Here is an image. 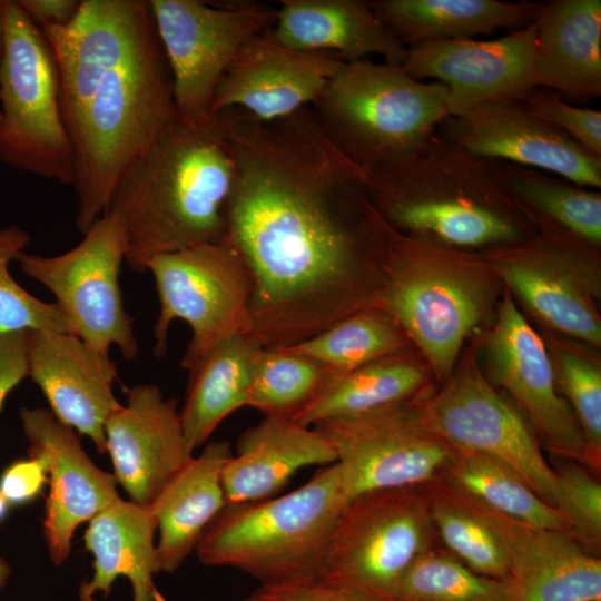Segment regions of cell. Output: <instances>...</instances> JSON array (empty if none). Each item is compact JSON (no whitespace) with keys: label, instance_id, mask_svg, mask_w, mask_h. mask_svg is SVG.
Wrapping results in <instances>:
<instances>
[{"label":"cell","instance_id":"obj_1","mask_svg":"<svg viewBox=\"0 0 601 601\" xmlns=\"http://www.w3.org/2000/svg\"><path fill=\"white\" fill-rule=\"evenodd\" d=\"M236 159L225 237L253 278L245 335L267 349L378 307L395 231L311 106L274 121L220 111Z\"/></svg>","mask_w":601,"mask_h":601},{"label":"cell","instance_id":"obj_2","mask_svg":"<svg viewBox=\"0 0 601 601\" xmlns=\"http://www.w3.org/2000/svg\"><path fill=\"white\" fill-rule=\"evenodd\" d=\"M40 29L58 70L85 234L128 166L179 118L171 73L149 0H81L68 26Z\"/></svg>","mask_w":601,"mask_h":601},{"label":"cell","instance_id":"obj_3","mask_svg":"<svg viewBox=\"0 0 601 601\" xmlns=\"http://www.w3.org/2000/svg\"><path fill=\"white\" fill-rule=\"evenodd\" d=\"M235 178L223 115L178 118L124 171L104 211L122 224L125 262L145 273L155 256L220 242Z\"/></svg>","mask_w":601,"mask_h":601},{"label":"cell","instance_id":"obj_4","mask_svg":"<svg viewBox=\"0 0 601 601\" xmlns=\"http://www.w3.org/2000/svg\"><path fill=\"white\" fill-rule=\"evenodd\" d=\"M344 503L333 463L287 494L226 504L195 551L201 563L240 570L259 584L319 578Z\"/></svg>","mask_w":601,"mask_h":601},{"label":"cell","instance_id":"obj_5","mask_svg":"<svg viewBox=\"0 0 601 601\" xmlns=\"http://www.w3.org/2000/svg\"><path fill=\"white\" fill-rule=\"evenodd\" d=\"M500 166L436 131L403 161L365 174L366 188L394 231L421 242H454L519 210Z\"/></svg>","mask_w":601,"mask_h":601},{"label":"cell","instance_id":"obj_6","mask_svg":"<svg viewBox=\"0 0 601 601\" xmlns=\"http://www.w3.org/2000/svg\"><path fill=\"white\" fill-rule=\"evenodd\" d=\"M311 108L331 141L365 174L412 156L450 117L444 85L370 59L343 62Z\"/></svg>","mask_w":601,"mask_h":601},{"label":"cell","instance_id":"obj_7","mask_svg":"<svg viewBox=\"0 0 601 601\" xmlns=\"http://www.w3.org/2000/svg\"><path fill=\"white\" fill-rule=\"evenodd\" d=\"M0 114L3 164L72 185L73 151L60 111L55 57L41 29L17 0H6Z\"/></svg>","mask_w":601,"mask_h":601},{"label":"cell","instance_id":"obj_8","mask_svg":"<svg viewBox=\"0 0 601 601\" xmlns=\"http://www.w3.org/2000/svg\"><path fill=\"white\" fill-rule=\"evenodd\" d=\"M435 534L423 485L361 493L339 512L319 578L366 601H394Z\"/></svg>","mask_w":601,"mask_h":601},{"label":"cell","instance_id":"obj_9","mask_svg":"<svg viewBox=\"0 0 601 601\" xmlns=\"http://www.w3.org/2000/svg\"><path fill=\"white\" fill-rule=\"evenodd\" d=\"M147 270L154 276L160 305L154 326L155 355L166 354L169 326L176 319L191 329L181 359L188 373L218 344L245 334L253 278L226 237L155 256Z\"/></svg>","mask_w":601,"mask_h":601},{"label":"cell","instance_id":"obj_10","mask_svg":"<svg viewBox=\"0 0 601 601\" xmlns=\"http://www.w3.org/2000/svg\"><path fill=\"white\" fill-rule=\"evenodd\" d=\"M125 255L122 224L108 211L72 249L57 256L22 252L16 260L27 276L52 293L72 335L106 356L115 345L131 361L139 347L119 284Z\"/></svg>","mask_w":601,"mask_h":601},{"label":"cell","instance_id":"obj_11","mask_svg":"<svg viewBox=\"0 0 601 601\" xmlns=\"http://www.w3.org/2000/svg\"><path fill=\"white\" fill-rule=\"evenodd\" d=\"M453 259L395 231L378 307L387 312L446 377L463 339L480 319L482 294L454 273Z\"/></svg>","mask_w":601,"mask_h":601},{"label":"cell","instance_id":"obj_12","mask_svg":"<svg viewBox=\"0 0 601 601\" xmlns=\"http://www.w3.org/2000/svg\"><path fill=\"white\" fill-rule=\"evenodd\" d=\"M173 80L178 117L213 115L217 87L240 49L273 27L276 9L260 2L209 4L198 0H149Z\"/></svg>","mask_w":601,"mask_h":601},{"label":"cell","instance_id":"obj_13","mask_svg":"<svg viewBox=\"0 0 601 601\" xmlns=\"http://www.w3.org/2000/svg\"><path fill=\"white\" fill-rule=\"evenodd\" d=\"M313 427L336 452L345 501L368 491L428 483L445 472L455 454L426 425L414 398Z\"/></svg>","mask_w":601,"mask_h":601},{"label":"cell","instance_id":"obj_14","mask_svg":"<svg viewBox=\"0 0 601 601\" xmlns=\"http://www.w3.org/2000/svg\"><path fill=\"white\" fill-rule=\"evenodd\" d=\"M414 401L426 425L450 445L499 461L559 510L556 477L532 427L472 362L435 395Z\"/></svg>","mask_w":601,"mask_h":601},{"label":"cell","instance_id":"obj_15","mask_svg":"<svg viewBox=\"0 0 601 601\" xmlns=\"http://www.w3.org/2000/svg\"><path fill=\"white\" fill-rule=\"evenodd\" d=\"M487 349L495 378L514 400L536 439L560 459L578 462L593 472L574 413L556 392L544 344L510 295L500 305Z\"/></svg>","mask_w":601,"mask_h":601},{"label":"cell","instance_id":"obj_16","mask_svg":"<svg viewBox=\"0 0 601 601\" xmlns=\"http://www.w3.org/2000/svg\"><path fill=\"white\" fill-rule=\"evenodd\" d=\"M440 128L479 157L555 174L581 187H601V157L539 119L521 100L475 105Z\"/></svg>","mask_w":601,"mask_h":601},{"label":"cell","instance_id":"obj_17","mask_svg":"<svg viewBox=\"0 0 601 601\" xmlns=\"http://www.w3.org/2000/svg\"><path fill=\"white\" fill-rule=\"evenodd\" d=\"M533 22L492 40L459 39L407 49L402 68L413 78H433L447 89L450 117L471 107L520 100L534 83Z\"/></svg>","mask_w":601,"mask_h":601},{"label":"cell","instance_id":"obj_18","mask_svg":"<svg viewBox=\"0 0 601 601\" xmlns=\"http://www.w3.org/2000/svg\"><path fill=\"white\" fill-rule=\"evenodd\" d=\"M20 418L28 456L47 473L43 535L51 562L60 565L69 556L76 529L120 499L117 480L90 460L76 431L51 411L23 407Z\"/></svg>","mask_w":601,"mask_h":601},{"label":"cell","instance_id":"obj_19","mask_svg":"<svg viewBox=\"0 0 601 601\" xmlns=\"http://www.w3.org/2000/svg\"><path fill=\"white\" fill-rule=\"evenodd\" d=\"M343 65L336 56L277 42L270 28L250 39L223 76L211 112L239 109L269 122L311 106Z\"/></svg>","mask_w":601,"mask_h":601},{"label":"cell","instance_id":"obj_20","mask_svg":"<svg viewBox=\"0 0 601 601\" xmlns=\"http://www.w3.org/2000/svg\"><path fill=\"white\" fill-rule=\"evenodd\" d=\"M114 475L131 502L148 508L194 456L185 443L177 401L140 384L127 392L105 423Z\"/></svg>","mask_w":601,"mask_h":601},{"label":"cell","instance_id":"obj_21","mask_svg":"<svg viewBox=\"0 0 601 601\" xmlns=\"http://www.w3.org/2000/svg\"><path fill=\"white\" fill-rule=\"evenodd\" d=\"M26 343L28 376L46 396L51 413L106 453L105 423L120 405L114 394L115 363L69 333L29 329Z\"/></svg>","mask_w":601,"mask_h":601},{"label":"cell","instance_id":"obj_22","mask_svg":"<svg viewBox=\"0 0 601 601\" xmlns=\"http://www.w3.org/2000/svg\"><path fill=\"white\" fill-rule=\"evenodd\" d=\"M467 497L508 553L512 601H601V560L571 534L513 520Z\"/></svg>","mask_w":601,"mask_h":601},{"label":"cell","instance_id":"obj_23","mask_svg":"<svg viewBox=\"0 0 601 601\" xmlns=\"http://www.w3.org/2000/svg\"><path fill=\"white\" fill-rule=\"evenodd\" d=\"M555 236L525 237L491 254L506 284L551 326L585 342H601L600 319L578 282L564 273L581 253Z\"/></svg>","mask_w":601,"mask_h":601},{"label":"cell","instance_id":"obj_24","mask_svg":"<svg viewBox=\"0 0 601 601\" xmlns=\"http://www.w3.org/2000/svg\"><path fill=\"white\" fill-rule=\"evenodd\" d=\"M336 460L332 443L315 427L288 417L264 416L239 436L236 453L223 469L226 504L273 497L298 470Z\"/></svg>","mask_w":601,"mask_h":601},{"label":"cell","instance_id":"obj_25","mask_svg":"<svg viewBox=\"0 0 601 601\" xmlns=\"http://www.w3.org/2000/svg\"><path fill=\"white\" fill-rule=\"evenodd\" d=\"M272 37L303 52H325L343 62L380 56L402 66L407 49L378 20L365 0H280Z\"/></svg>","mask_w":601,"mask_h":601},{"label":"cell","instance_id":"obj_26","mask_svg":"<svg viewBox=\"0 0 601 601\" xmlns=\"http://www.w3.org/2000/svg\"><path fill=\"white\" fill-rule=\"evenodd\" d=\"M535 26L534 83L575 99L601 95V1L540 3Z\"/></svg>","mask_w":601,"mask_h":601},{"label":"cell","instance_id":"obj_27","mask_svg":"<svg viewBox=\"0 0 601 601\" xmlns=\"http://www.w3.org/2000/svg\"><path fill=\"white\" fill-rule=\"evenodd\" d=\"M231 455L226 441L206 444L203 452L193 456L148 506L159 533L155 548L157 573L177 571L226 505L221 474Z\"/></svg>","mask_w":601,"mask_h":601},{"label":"cell","instance_id":"obj_28","mask_svg":"<svg viewBox=\"0 0 601 601\" xmlns=\"http://www.w3.org/2000/svg\"><path fill=\"white\" fill-rule=\"evenodd\" d=\"M156 521L148 508L118 499L89 521L83 540L92 575L81 582L79 601L107 597L118 577L129 580L132 601H157L154 585Z\"/></svg>","mask_w":601,"mask_h":601},{"label":"cell","instance_id":"obj_29","mask_svg":"<svg viewBox=\"0 0 601 601\" xmlns=\"http://www.w3.org/2000/svg\"><path fill=\"white\" fill-rule=\"evenodd\" d=\"M378 20L406 49L443 40L473 39L531 23L541 2L497 0L370 1Z\"/></svg>","mask_w":601,"mask_h":601},{"label":"cell","instance_id":"obj_30","mask_svg":"<svg viewBox=\"0 0 601 601\" xmlns=\"http://www.w3.org/2000/svg\"><path fill=\"white\" fill-rule=\"evenodd\" d=\"M263 348L245 334H237L218 344L189 372L179 416L190 453L205 444L228 415L247 406L254 366Z\"/></svg>","mask_w":601,"mask_h":601},{"label":"cell","instance_id":"obj_31","mask_svg":"<svg viewBox=\"0 0 601 601\" xmlns=\"http://www.w3.org/2000/svg\"><path fill=\"white\" fill-rule=\"evenodd\" d=\"M425 381L422 367L403 351L343 374H333L294 421L306 426L410 401Z\"/></svg>","mask_w":601,"mask_h":601},{"label":"cell","instance_id":"obj_32","mask_svg":"<svg viewBox=\"0 0 601 601\" xmlns=\"http://www.w3.org/2000/svg\"><path fill=\"white\" fill-rule=\"evenodd\" d=\"M502 184L516 207L571 242L601 243V193L543 171L509 162L500 166ZM550 234V233H549ZM548 234V235H549ZM564 239V238H563Z\"/></svg>","mask_w":601,"mask_h":601},{"label":"cell","instance_id":"obj_33","mask_svg":"<svg viewBox=\"0 0 601 601\" xmlns=\"http://www.w3.org/2000/svg\"><path fill=\"white\" fill-rule=\"evenodd\" d=\"M423 489L435 533L446 550L475 573L506 580L511 570L508 553L467 495L443 475Z\"/></svg>","mask_w":601,"mask_h":601},{"label":"cell","instance_id":"obj_34","mask_svg":"<svg viewBox=\"0 0 601 601\" xmlns=\"http://www.w3.org/2000/svg\"><path fill=\"white\" fill-rule=\"evenodd\" d=\"M442 475L497 513L533 526L571 534V528L559 510L541 500L518 474L492 457L455 449Z\"/></svg>","mask_w":601,"mask_h":601},{"label":"cell","instance_id":"obj_35","mask_svg":"<svg viewBox=\"0 0 601 601\" xmlns=\"http://www.w3.org/2000/svg\"><path fill=\"white\" fill-rule=\"evenodd\" d=\"M405 333L383 308L359 309L297 344L279 349L311 358L343 374L402 352Z\"/></svg>","mask_w":601,"mask_h":601},{"label":"cell","instance_id":"obj_36","mask_svg":"<svg viewBox=\"0 0 601 601\" xmlns=\"http://www.w3.org/2000/svg\"><path fill=\"white\" fill-rule=\"evenodd\" d=\"M335 374L326 366L279 348H263L256 359L247 406L265 416L295 418Z\"/></svg>","mask_w":601,"mask_h":601},{"label":"cell","instance_id":"obj_37","mask_svg":"<svg viewBox=\"0 0 601 601\" xmlns=\"http://www.w3.org/2000/svg\"><path fill=\"white\" fill-rule=\"evenodd\" d=\"M394 601H512L506 580L475 573L447 550L422 553L404 574Z\"/></svg>","mask_w":601,"mask_h":601},{"label":"cell","instance_id":"obj_38","mask_svg":"<svg viewBox=\"0 0 601 601\" xmlns=\"http://www.w3.org/2000/svg\"><path fill=\"white\" fill-rule=\"evenodd\" d=\"M30 242V234L18 225L0 229V333L49 329L71 334L58 306L31 295L9 272V264Z\"/></svg>","mask_w":601,"mask_h":601},{"label":"cell","instance_id":"obj_39","mask_svg":"<svg viewBox=\"0 0 601 601\" xmlns=\"http://www.w3.org/2000/svg\"><path fill=\"white\" fill-rule=\"evenodd\" d=\"M553 467L559 490V511L572 536L589 553L601 550V484L584 465L562 460Z\"/></svg>","mask_w":601,"mask_h":601},{"label":"cell","instance_id":"obj_40","mask_svg":"<svg viewBox=\"0 0 601 601\" xmlns=\"http://www.w3.org/2000/svg\"><path fill=\"white\" fill-rule=\"evenodd\" d=\"M560 383L585 439L593 472L601 467V372L573 352H555ZM569 404V405H570Z\"/></svg>","mask_w":601,"mask_h":601},{"label":"cell","instance_id":"obj_41","mask_svg":"<svg viewBox=\"0 0 601 601\" xmlns=\"http://www.w3.org/2000/svg\"><path fill=\"white\" fill-rule=\"evenodd\" d=\"M520 100L539 119L601 157V112L599 110L572 106L555 91L538 86L529 89Z\"/></svg>","mask_w":601,"mask_h":601},{"label":"cell","instance_id":"obj_42","mask_svg":"<svg viewBox=\"0 0 601 601\" xmlns=\"http://www.w3.org/2000/svg\"><path fill=\"white\" fill-rule=\"evenodd\" d=\"M243 601H366L321 578L259 584Z\"/></svg>","mask_w":601,"mask_h":601},{"label":"cell","instance_id":"obj_43","mask_svg":"<svg viewBox=\"0 0 601 601\" xmlns=\"http://www.w3.org/2000/svg\"><path fill=\"white\" fill-rule=\"evenodd\" d=\"M47 483L43 465L35 460L17 461L0 476V492L9 505H22L33 501Z\"/></svg>","mask_w":601,"mask_h":601},{"label":"cell","instance_id":"obj_44","mask_svg":"<svg viewBox=\"0 0 601 601\" xmlns=\"http://www.w3.org/2000/svg\"><path fill=\"white\" fill-rule=\"evenodd\" d=\"M28 377L26 331L0 333V412L8 395Z\"/></svg>","mask_w":601,"mask_h":601},{"label":"cell","instance_id":"obj_45","mask_svg":"<svg viewBox=\"0 0 601 601\" xmlns=\"http://www.w3.org/2000/svg\"><path fill=\"white\" fill-rule=\"evenodd\" d=\"M39 28L68 26L77 16L81 0H17Z\"/></svg>","mask_w":601,"mask_h":601},{"label":"cell","instance_id":"obj_46","mask_svg":"<svg viewBox=\"0 0 601 601\" xmlns=\"http://www.w3.org/2000/svg\"><path fill=\"white\" fill-rule=\"evenodd\" d=\"M6 35V0H0V61L4 49Z\"/></svg>","mask_w":601,"mask_h":601},{"label":"cell","instance_id":"obj_47","mask_svg":"<svg viewBox=\"0 0 601 601\" xmlns=\"http://www.w3.org/2000/svg\"><path fill=\"white\" fill-rule=\"evenodd\" d=\"M10 577V566L7 561L0 558V589L4 588Z\"/></svg>","mask_w":601,"mask_h":601},{"label":"cell","instance_id":"obj_48","mask_svg":"<svg viewBox=\"0 0 601 601\" xmlns=\"http://www.w3.org/2000/svg\"><path fill=\"white\" fill-rule=\"evenodd\" d=\"M9 506H10L9 503L7 502V500L3 497V495L0 492V521L6 516Z\"/></svg>","mask_w":601,"mask_h":601},{"label":"cell","instance_id":"obj_49","mask_svg":"<svg viewBox=\"0 0 601 601\" xmlns=\"http://www.w3.org/2000/svg\"><path fill=\"white\" fill-rule=\"evenodd\" d=\"M0 118H1V114H0Z\"/></svg>","mask_w":601,"mask_h":601}]
</instances>
